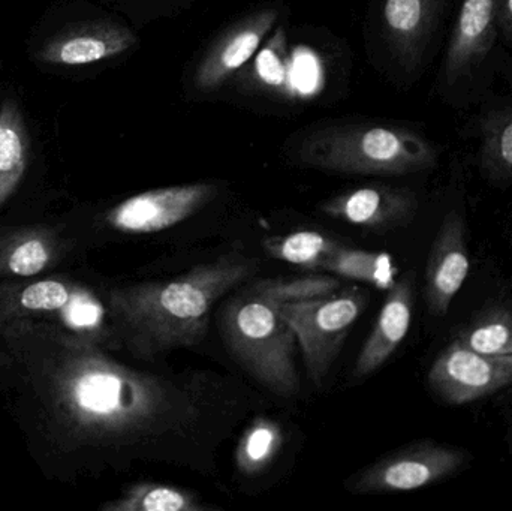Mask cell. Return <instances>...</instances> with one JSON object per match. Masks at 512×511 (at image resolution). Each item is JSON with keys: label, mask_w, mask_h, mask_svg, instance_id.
<instances>
[{"label": "cell", "mask_w": 512, "mask_h": 511, "mask_svg": "<svg viewBox=\"0 0 512 511\" xmlns=\"http://www.w3.org/2000/svg\"><path fill=\"white\" fill-rule=\"evenodd\" d=\"M30 138L20 105L0 101V207L15 194L29 164Z\"/></svg>", "instance_id": "obj_19"}, {"label": "cell", "mask_w": 512, "mask_h": 511, "mask_svg": "<svg viewBox=\"0 0 512 511\" xmlns=\"http://www.w3.org/2000/svg\"><path fill=\"white\" fill-rule=\"evenodd\" d=\"M448 0H381V30L405 71L420 68L441 26Z\"/></svg>", "instance_id": "obj_13"}, {"label": "cell", "mask_w": 512, "mask_h": 511, "mask_svg": "<svg viewBox=\"0 0 512 511\" xmlns=\"http://www.w3.org/2000/svg\"><path fill=\"white\" fill-rule=\"evenodd\" d=\"M128 26L110 18L72 24L45 39L35 60L50 66H84L114 59L137 44Z\"/></svg>", "instance_id": "obj_12"}, {"label": "cell", "mask_w": 512, "mask_h": 511, "mask_svg": "<svg viewBox=\"0 0 512 511\" xmlns=\"http://www.w3.org/2000/svg\"><path fill=\"white\" fill-rule=\"evenodd\" d=\"M462 344L490 356H512V311L493 308L483 312L457 336Z\"/></svg>", "instance_id": "obj_24"}, {"label": "cell", "mask_w": 512, "mask_h": 511, "mask_svg": "<svg viewBox=\"0 0 512 511\" xmlns=\"http://www.w3.org/2000/svg\"><path fill=\"white\" fill-rule=\"evenodd\" d=\"M218 183L165 186L132 195L105 213L108 227L125 234H153L176 227L218 197Z\"/></svg>", "instance_id": "obj_9"}, {"label": "cell", "mask_w": 512, "mask_h": 511, "mask_svg": "<svg viewBox=\"0 0 512 511\" xmlns=\"http://www.w3.org/2000/svg\"><path fill=\"white\" fill-rule=\"evenodd\" d=\"M340 243L318 231H294L285 236H271L262 242L265 254L274 260L307 270H324Z\"/></svg>", "instance_id": "obj_21"}, {"label": "cell", "mask_w": 512, "mask_h": 511, "mask_svg": "<svg viewBox=\"0 0 512 511\" xmlns=\"http://www.w3.org/2000/svg\"><path fill=\"white\" fill-rule=\"evenodd\" d=\"M282 446V426L268 417H255L237 444V470L242 476H258L279 455Z\"/></svg>", "instance_id": "obj_23"}, {"label": "cell", "mask_w": 512, "mask_h": 511, "mask_svg": "<svg viewBox=\"0 0 512 511\" xmlns=\"http://www.w3.org/2000/svg\"><path fill=\"white\" fill-rule=\"evenodd\" d=\"M330 218L372 231L405 227L417 215L414 192L387 185H367L334 195L321 204Z\"/></svg>", "instance_id": "obj_15"}, {"label": "cell", "mask_w": 512, "mask_h": 511, "mask_svg": "<svg viewBox=\"0 0 512 511\" xmlns=\"http://www.w3.org/2000/svg\"><path fill=\"white\" fill-rule=\"evenodd\" d=\"M427 383L445 404H472L512 386V356L478 353L456 338L430 366Z\"/></svg>", "instance_id": "obj_8"}, {"label": "cell", "mask_w": 512, "mask_h": 511, "mask_svg": "<svg viewBox=\"0 0 512 511\" xmlns=\"http://www.w3.org/2000/svg\"><path fill=\"white\" fill-rule=\"evenodd\" d=\"M60 252L59 236L48 228H14L0 233V278H35L59 261Z\"/></svg>", "instance_id": "obj_17"}, {"label": "cell", "mask_w": 512, "mask_h": 511, "mask_svg": "<svg viewBox=\"0 0 512 511\" xmlns=\"http://www.w3.org/2000/svg\"><path fill=\"white\" fill-rule=\"evenodd\" d=\"M499 6L501 0H463L460 5L441 71L442 87L454 98L469 92L495 50Z\"/></svg>", "instance_id": "obj_10"}, {"label": "cell", "mask_w": 512, "mask_h": 511, "mask_svg": "<svg viewBox=\"0 0 512 511\" xmlns=\"http://www.w3.org/2000/svg\"><path fill=\"white\" fill-rule=\"evenodd\" d=\"M297 164L346 176L400 177L432 170L439 153L429 138L396 123H331L292 147Z\"/></svg>", "instance_id": "obj_3"}, {"label": "cell", "mask_w": 512, "mask_h": 511, "mask_svg": "<svg viewBox=\"0 0 512 511\" xmlns=\"http://www.w3.org/2000/svg\"><path fill=\"white\" fill-rule=\"evenodd\" d=\"M277 18V9H259L227 27L201 56L192 78L195 90L213 93L221 89L258 53Z\"/></svg>", "instance_id": "obj_11"}, {"label": "cell", "mask_w": 512, "mask_h": 511, "mask_svg": "<svg viewBox=\"0 0 512 511\" xmlns=\"http://www.w3.org/2000/svg\"><path fill=\"white\" fill-rule=\"evenodd\" d=\"M478 164L487 182L512 183V96L486 104L477 122Z\"/></svg>", "instance_id": "obj_18"}, {"label": "cell", "mask_w": 512, "mask_h": 511, "mask_svg": "<svg viewBox=\"0 0 512 511\" xmlns=\"http://www.w3.org/2000/svg\"><path fill=\"white\" fill-rule=\"evenodd\" d=\"M256 269L255 258L230 251L168 281L114 287L105 302L120 347L144 362L197 347L206 338L216 303L248 284Z\"/></svg>", "instance_id": "obj_2"}, {"label": "cell", "mask_w": 512, "mask_h": 511, "mask_svg": "<svg viewBox=\"0 0 512 511\" xmlns=\"http://www.w3.org/2000/svg\"><path fill=\"white\" fill-rule=\"evenodd\" d=\"M218 329L231 359L262 389L282 399L300 393L297 338L279 303L251 282L222 305Z\"/></svg>", "instance_id": "obj_4"}, {"label": "cell", "mask_w": 512, "mask_h": 511, "mask_svg": "<svg viewBox=\"0 0 512 511\" xmlns=\"http://www.w3.org/2000/svg\"><path fill=\"white\" fill-rule=\"evenodd\" d=\"M283 33L277 32L273 41L259 53L256 62L258 78L262 83L271 87H282L286 81V65L283 59Z\"/></svg>", "instance_id": "obj_26"}, {"label": "cell", "mask_w": 512, "mask_h": 511, "mask_svg": "<svg viewBox=\"0 0 512 511\" xmlns=\"http://www.w3.org/2000/svg\"><path fill=\"white\" fill-rule=\"evenodd\" d=\"M256 290L270 297L274 302L283 303L304 302V300L319 299L330 296L342 290L340 279L331 275H306L298 278L258 279L252 282Z\"/></svg>", "instance_id": "obj_25"}, {"label": "cell", "mask_w": 512, "mask_h": 511, "mask_svg": "<svg viewBox=\"0 0 512 511\" xmlns=\"http://www.w3.org/2000/svg\"><path fill=\"white\" fill-rule=\"evenodd\" d=\"M466 462L468 453L459 447L421 441L396 450L349 477L346 489L352 494L417 491L454 476Z\"/></svg>", "instance_id": "obj_7"}, {"label": "cell", "mask_w": 512, "mask_h": 511, "mask_svg": "<svg viewBox=\"0 0 512 511\" xmlns=\"http://www.w3.org/2000/svg\"><path fill=\"white\" fill-rule=\"evenodd\" d=\"M414 284V273L409 272L388 290L378 320L355 360V378H366L379 371L408 335L414 309Z\"/></svg>", "instance_id": "obj_16"}, {"label": "cell", "mask_w": 512, "mask_h": 511, "mask_svg": "<svg viewBox=\"0 0 512 511\" xmlns=\"http://www.w3.org/2000/svg\"><path fill=\"white\" fill-rule=\"evenodd\" d=\"M324 272L340 278L373 285L379 290H390L397 281V267L393 258L379 252L361 251L340 245L325 264Z\"/></svg>", "instance_id": "obj_22"}, {"label": "cell", "mask_w": 512, "mask_h": 511, "mask_svg": "<svg viewBox=\"0 0 512 511\" xmlns=\"http://www.w3.org/2000/svg\"><path fill=\"white\" fill-rule=\"evenodd\" d=\"M367 306V293L358 287L342 288L330 296L280 305L294 330L303 354L307 377L322 387L342 353L352 326Z\"/></svg>", "instance_id": "obj_6"}, {"label": "cell", "mask_w": 512, "mask_h": 511, "mask_svg": "<svg viewBox=\"0 0 512 511\" xmlns=\"http://www.w3.org/2000/svg\"><path fill=\"white\" fill-rule=\"evenodd\" d=\"M0 324L54 327L110 351L120 347L107 302L66 276L2 282Z\"/></svg>", "instance_id": "obj_5"}, {"label": "cell", "mask_w": 512, "mask_h": 511, "mask_svg": "<svg viewBox=\"0 0 512 511\" xmlns=\"http://www.w3.org/2000/svg\"><path fill=\"white\" fill-rule=\"evenodd\" d=\"M496 24L499 38H504L507 44L512 45V0H501Z\"/></svg>", "instance_id": "obj_27"}, {"label": "cell", "mask_w": 512, "mask_h": 511, "mask_svg": "<svg viewBox=\"0 0 512 511\" xmlns=\"http://www.w3.org/2000/svg\"><path fill=\"white\" fill-rule=\"evenodd\" d=\"M219 392L207 375L138 371L54 327L0 324V395L36 461L57 477L195 440L222 404Z\"/></svg>", "instance_id": "obj_1"}, {"label": "cell", "mask_w": 512, "mask_h": 511, "mask_svg": "<svg viewBox=\"0 0 512 511\" xmlns=\"http://www.w3.org/2000/svg\"><path fill=\"white\" fill-rule=\"evenodd\" d=\"M102 511H212L189 489L165 483L140 482L128 486L116 500L108 501Z\"/></svg>", "instance_id": "obj_20"}, {"label": "cell", "mask_w": 512, "mask_h": 511, "mask_svg": "<svg viewBox=\"0 0 512 511\" xmlns=\"http://www.w3.org/2000/svg\"><path fill=\"white\" fill-rule=\"evenodd\" d=\"M471 260L465 218L450 210L442 219L426 266V302L436 317H445L468 279Z\"/></svg>", "instance_id": "obj_14"}]
</instances>
